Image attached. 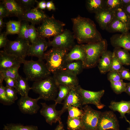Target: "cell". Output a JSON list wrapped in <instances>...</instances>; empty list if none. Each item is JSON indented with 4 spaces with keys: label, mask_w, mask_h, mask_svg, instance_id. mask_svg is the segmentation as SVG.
I'll return each instance as SVG.
<instances>
[{
    "label": "cell",
    "mask_w": 130,
    "mask_h": 130,
    "mask_svg": "<svg viewBox=\"0 0 130 130\" xmlns=\"http://www.w3.org/2000/svg\"><path fill=\"white\" fill-rule=\"evenodd\" d=\"M73 33L75 39L80 44L97 43L103 39L94 21L79 15L71 19Z\"/></svg>",
    "instance_id": "obj_1"
},
{
    "label": "cell",
    "mask_w": 130,
    "mask_h": 130,
    "mask_svg": "<svg viewBox=\"0 0 130 130\" xmlns=\"http://www.w3.org/2000/svg\"><path fill=\"white\" fill-rule=\"evenodd\" d=\"M31 87V90L39 95L40 99L54 101L57 96L58 86L53 76H51L44 79L34 82Z\"/></svg>",
    "instance_id": "obj_2"
},
{
    "label": "cell",
    "mask_w": 130,
    "mask_h": 130,
    "mask_svg": "<svg viewBox=\"0 0 130 130\" xmlns=\"http://www.w3.org/2000/svg\"><path fill=\"white\" fill-rule=\"evenodd\" d=\"M68 52L64 49L52 47L45 52V64L51 74L53 75L64 71L66 63L65 57Z\"/></svg>",
    "instance_id": "obj_3"
},
{
    "label": "cell",
    "mask_w": 130,
    "mask_h": 130,
    "mask_svg": "<svg viewBox=\"0 0 130 130\" xmlns=\"http://www.w3.org/2000/svg\"><path fill=\"white\" fill-rule=\"evenodd\" d=\"M83 44L86 54L83 65L84 69L95 67L98 64L103 53L107 50V40L103 39L98 42Z\"/></svg>",
    "instance_id": "obj_4"
},
{
    "label": "cell",
    "mask_w": 130,
    "mask_h": 130,
    "mask_svg": "<svg viewBox=\"0 0 130 130\" xmlns=\"http://www.w3.org/2000/svg\"><path fill=\"white\" fill-rule=\"evenodd\" d=\"M23 64V72L28 81H37L51 76V73L43 61L25 60Z\"/></svg>",
    "instance_id": "obj_5"
},
{
    "label": "cell",
    "mask_w": 130,
    "mask_h": 130,
    "mask_svg": "<svg viewBox=\"0 0 130 130\" xmlns=\"http://www.w3.org/2000/svg\"><path fill=\"white\" fill-rule=\"evenodd\" d=\"M37 28L38 36L41 37L47 38L58 35L62 33L65 29V24L57 20L52 14L44 20Z\"/></svg>",
    "instance_id": "obj_6"
},
{
    "label": "cell",
    "mask_w": 130,
    "mask_h": 130,
    "mask_svg": "<svg viewBox=\"0 0 130 130\" xmlns=\"http://www.w3.org/2000/svg\"><path fill=\"white\" fill-rule=\"evenodd\" d=\"M26 39L18 37L14 41L8 40L3 50L7 53L14 56L24 62L28 56L31 45Z\"/></svg>",
    "instance_id": "obj_7"
},
{
    "label": "cell",
    "mask_w": 130,
    "mask_h": 130,
    "mask_svg": "<svg viewBox=\"0 0 130 130\" xmlns=\"http://www.w3.org/2000/svg\"><path fill=\"white\" fill-rule=\"evenodd\" d=\"M73 32L66 29L61 33L54 37L53 40L48 41L49 46L69 51L75 45Z\"/></svg>",
    "instance_id": "obj_8"
},
{
    "label": "cell",
    "mask_w": 130,
    "mask_h": 130,
    "mask_svg": "<svg viewBox=\"0 0 130 130\" xmlns=\"http://www.w3.org/2000/svg\"><path fill=\"white\" fill-rule=\"evenodd\" d=\"M76 88L81 96L83 105L93 104L99 109H103L105 106L101 101V99L104 94V90L97 91H89L83 89L79 85Z\"/></svg>",
    "instance_id": "obj_9"
},
{
    "label": "cell",
    "mask_w": 130,
    "mask_h": 130,
    "mask_svg": "<svg viewBox=\"0 0 130 130\" xmlns=\"http://www.w3.org/2000/svg\"><path fill=\"white\" fill-rule=\"evenodd\" d=\"M84 112L81 117L84 129L85 130H97L101 112L95 110L86 105L83 107Z\"/></svg>",
    "instance_id": "obj_10"
},
{
    "label": "cell",
    "mask_w": 130,
    "mask_h": 130,
    "mask_svg": "<svg viewBox=\"0 0 130 130\" xmlns=\"http://www.w3.org/2000/svg\"><path fill=\"white\" fill-rule=\"evenodd\" d=\"M119 127L118 121L113 112L109 111L101 112L97 130H119Z\"/></svg>",
    "instance_id": "obj_11"
},
{
    "label": "cell",
    "mask_w": 130,
    "mask_h": 130,
    "mask_svg": "<svg viewBox=\"0 0 130 130\" xmlns=\"http://www.w3.org/2000/svg\"><path fill=\"white\" fill-rule=\"evenodd\" d=\"M42 107L40 112L45 118L47 123L52 125L53 123L61 121V117L64 112L61 110H57L55 104L48 105L45 103H41Z\"/></svg>",
    "instance_id": "obj_12"
},
{
    "label": "cell",
    "mask_w": 130,
    "mask_h": 130,
    "mask_svg": "<svg viewBox=\"0 0 130 130\" xmlns=\"http://www.w3.org/2000/svg\"><path fill=\"white\" fill-rule=\"evenodd\" d=\"M40 99L39 97L36 98H32L28 95L21 96L18 100L17 104L21 112L24 114L32 115L37 113L40 106L38 104Z\"/></svg>",
    "instance_id": "obj_13"
},
{
    "label": "cell",
    "mask_w": 130,
    "mask_h": 130,
    "mask_svg": "<svg viewBox=\"0 0 130 130\" xmlns=\"http://www.w3.org/2000/svg\"><path fill=\"white\" fill-rule=\"evenodd\" d=\"M53 77L58 86L62 85L71 89L78 85L77 76L66 71H63L53 75Z\"/></svg>",
    "instance_id": "obj_14"
},
{
    "label": "cell",
    "mask_w": 130,
    "mask_h": 130,
    "mask_svg": "<svg viewBox=\"0 0 130 130\" xmlns=\"http://www.w3.org/2000/svg\"><path fill=\"white\" fill-rule=\"evenodd\" d=\"M48 47V41L45 38L39 36L36 40L31 45L28 56L36 57L39 60L43 61L44 52Z\"/></svg>",
    "instance_id": "obj_15"
},
{
    "label": "cell",
    "mask_w": 130,
    "mask_h": 130,
    "mask_svg": "<svg viewBox=\"0 0 130 130\" xmlns=\"http://www.w3.org/2000/svg\"><path fill=\"white\" fill-rule=\"evenodd\" d=\"M48 17L42 10L34 7L25 11L23 15L18 19L19 20L21 21L29 22L35 25L41 23Z\"/></svg>",
    "instance_id": "obj_16"
},
{
    "label": "cell",
    "mask_w": 130,
    "mask_h": 130,
    "mask_svg": "<svg viewBox=\"0 0 130 130\" xmlns=\"http://www.w3.org/2000/svg\"><path fill=\"white\" fill-rule=\"evenodd\" d=\"M23 62L18 58L7 53L3 50L0 51V71L20 66V65Z\"/></svg>",
    "instance_id": "obj_17"
},
{
    "label": "cell",
    "mask_w": 130,
    "mask_h": 130,
    "mask_svg": "<svg viewBox=\"0 0 130 130\" xmlns=\"http://www.w3.org/2000/svg\"><path fill=\"white\" fill-rule=\"evenodd\" d=\"M61 110L64 112L70 106H73L83 110L81 97L76 87L71 89L69 93L64 100Z\"/></svg>",
    "instance_id": "obj_18"
},
{
    "label": "cell",
    "mask_w": 130,
    "mask_h": 130,
    "mask_svg": "<svg viewBox=\"0 0 130 130\" xmlns=\"http://www.w3.org/2000/svg\"><path fill=\"white\" fill-rule=\"evenodd\" d=\"M112 46L114 48L120 47L130 51V33L117 34L110 38Z\"/></svg>",
    "instance_id": "obj_19"
},
{
    "label": "cell",
    "mask_w": 130,
    "mask_h": 130,
    "mask_svg": "<svg viewBox=\"0 0 130 130\" xmlns=\"http://www.w3.org/2000/svg\"><path fill=\"white\" fill-rule=\"evenodd\" d=\"M69 51L66 56V62L80 60L84 65L86 54L83 44L75 45Z\"/></svg>",
    "instance_id": "obj_20"
},
{
    "label": "cell",
    "mask_w": 130,
    "mask_h": 130,
    "mask_svg": "<svg viewBox=\"0 0 130 130\" xmlns=\"http://www.w3.org/2000/svg\"><path fill=\"white\" fill-rule=\"evenodd\" d=\"M95 14L96 21L103 30H105L107 26L114 17L113 11L105 8Z\"/></svg>",
    "instance_id": "obj_21"
},
{
    "label": "cell",
    "mask_w": 130,
    "mask_h": 130,
    "mask_svg": "<svg viewBox=\"0 0 130 130\" xmlns=\"http://www.w3.org/2000/svg\"><path fill=\"white\" fill-rule=\"evenodd\" d=\"M1 1L6 8L8 17L15 16L19 19L24 13V10L16 0H3Z\"/></svg>",
    "instance_id": "obj_22"
},
{
    "label": "cell",
    "mask_w": 130,
    "mask_h": 130,
    "mask_svg": "<svg viewBox=\"0 0 130 130\" xmlns=\"http://www.w3.org/2000/svg\"><path fill=\"white\" fill-rule=\"evenodd\" d=\"M109 108L114 111H117L120 114V118H124L126 121L128 120L125 116L126 113L130 112V101L122 100L119 102L112 101L109 106Z\"/></svg>",
    "instance_id": "obj_23"
},
{
    "label": "cell",
    "mask_w": 130,
    "mask_h": 130,
    "mask_svg": "<svg viewBox=\"0 0 130 130\" xmlns=\"http://www.w3.org/2000/svg\"><path fill=\"white\" fill-rule=\"evenodd\" d=\"M113 52L107 50L104 52L98 63V67L101 74L109 72L112 62Z\"/></svg>",
    "instance_id": "obj_24"
},
{
    "label": "cell",
    "mask_w": 130,
    "mask_h": 130,
    "mask_svg": "<svg viewBox=\"0 0 130 130\" xmlns=\"http://www.w3.org/2000/svg\"><path fill=\"white\" fill-rule=\"evenodd\" d=\"M105 30L110 33L119 32L121 33L128 32L129 30L127 25L114 16Z\"/></svg>",
    "instance_id": "obj_25"
},
{
    "label": "cell",
    "mask_w": 130,
    "mask_h": 130,
    "mask_svg": "<svg viewBox=\"0 0 130 130\" xmlns=\"http://www.w3.org/2000/svg\"><path fill=\"white\" fill-rule=\"evenodd\" d=\"M28 81L26 78H24L20 75L16 80L15 89L17 93L21 96L28 95L29 91L31 90Z\"/></svg>",
    "instance_id": "obj_26"
},
{
    "label": "cell",
    "mask_w": 130,
    "mask_h": 130,
    "mask_svg": "<svg viewBox=\"0 0 130 130\" xmlns=\"http://www.w3.org/2000/svg\"><path fill=\"white\" fill-rule=\"evenodd\" d=\"M113 52L123 65H130V54L128 51L121 48L115 47Z\"/></svg>",
    "instance_id": "obj_27"
},
{
    "label": "cell",
    "mask_w": 130,
    "mask_h": 130,
    "mask_svg": "<svg viewBox=\"0 0 130 130\" xmlns=\"http://www.w3.org/2000/svg\"><path fill=\"white\" fill-rule=\"evenodd\" d=\"M85 6L90 13L95 14L105 8L104 0H87Z\"/></svg>",
    "instance_id": "obj_28"
},
{
    "label": "cell",
    "mask_w": 130,
    "mask_h": 130,
    "mask_svg": "<svg viewBox=\"0 0 130 130\" xmlns=\"http://www.w3.org/2000/svg\"><path fill=\"white\" fill-rule=\"evenodd\" d=\"M84 69L82 62L80 60L66 62L64 71H67L77 76L80 74Z\"/></svg>",
    "instance_id": "obj_29"
},
{
    "label": "cell",
    "mask_w": 130,
    "mask_h": 130,
    "mask_svg": "<svg viewBox=\"0 0 130 130\" xmlns=\"http://www.w3.org/2000/svg\"><path fill=\"white\" fill-rule=\"evenodd\" d=\"M20 66H17L0 71V83H2L6 78H10L16 80L20 75L19 69Z\"/></svg>",
    "instance_id": "obj_30"
},
{
    "label": "cell",
    "mask_w": 130,
    "mask_h": 130,
    "mask_svg": "<svg viewBox=\"0 0 130 130\" xmlns=\"http://www.w3.org/2000/svg\"><path fill=\"white\" fill-rule=\"evenodd\" d=\"M21 21L10 20L5 23L6 26V32L7 35L18 34L20 28Z\"/></svg>",
    "instance_id": "obj_31"
},
{
    "label": "cell",
    "mask_w": 130,
    "mask_h": 130,
    "mask_svg": "<svg viewBox=\"0 0 130 130\" xmlns=\"http://www.w3.org/2000/svg\"><path fill=\"white\" fill-rule=\"evenodd\" d=\"M3 130H39L36 126L29 125L24 126L21 124L10 123L4 125Z\"/></svg>",
    "instance_id": "obj_32"
},
{
    "label": "cell",
    "mask_w": 130,
    "mask_h": 130,
    "mask_svg": "<svg viewBox=\"0 0 130 130\" xmlns=\"http://www.w3.org/2000/svg\"><path fill=\"white\" fill-rule=\"evenodd\" d=\"M71 88L69 87L63 85L58 86V92L57 98L54 100L55 104H62V102L68 95Z\"/></svg>",
    "instance_id": "obj_33"
},
{
    "label": "cell",
    "mask_w": 130,
    "mask_h": 130,
    "mask_svg": "<svg viewBox=\"0 0 130 130\" xmlns=\"http://www.w3.org/2000/svg\"><path fill=\"white\" fill-rule=\"evenodd\" d=\"M67 124V129L69 130H79L84 129L81 118H68Z\"/></svg>",
    "instance_id": "obj_34"
},
{
    "label": "cell",
    "mask_w": 130,
    "mask_h": 130,
    "mask_svg": "<svg viewBox=\"0 0 130 130\" xmlns=\"http://www.w3.org/2000/svg\"><path fill=\"white\" fill-rule=\"evenodd\" d=\"M114 16L127 25L130 17L122 6L119 7L113 11Z\"/></svg>",
    "instance_id": "obj_35"
},
{
    "label": "cell",
    "mask_w": 130,
    "mask_h": 130,
    "mask_svg": "<svg viewBox=\"0 0 130 130\" xmlns=\"http://www.w3.org/2000/svg\"><path fill=\"white\" fill-rule=\"evenodd\" d=\"M110 83L112 89L116 94H120L125 92L127 87L126 83L124 82L123 80L110 82Z\"/></svg>",
    "instance_id": "obj_36"
},
{
    "label": "cell",
    "mask_w": 130,
    "mask_h": 130,
    "mask_svg": "<svg viewBox=\"0 0 130 130\" xmlns=\"http://www.w3.org/2000/svg\"><path fill=\"white\" fill-rule=\"evenodd\" d=\"M68 112V118H81L83 113V110L73 106L69 107L67 109Z\"/></svg>",
    "instance_id": "obj_37"
},
{
    "label": "cell",
    "mask_w": 130,
    "mask_h": 130,
    "mask_svg": "<svg viewBox=\"0 0 130 130\" xmlns=\"http://www.w3.org/2000/svg\"><path fill=\"white\" fill-rule=\"evenodd\" d=\"M29 25L28 22L23 21L21 22V25L18 37L28 40L29 42L28 28Z\"/></svg>",
    "instance_id": "obj_38"
},
{
    "label": "cell",
    "mask_w": 130,
    "mask_h": 130,
    "mask_svg": "<svg viewBox=\"0 0 130 130\" xmlns=\"http://www.w3.org/2000/svg\"><path fill=\"white\" fill-rule=\"evenodd\" d=\"M5 86L3 83H0V102L4 105H10L14 103L7 97L5 91Z\"/></svg>",
    "instance_id": "obj_39"
},
{
    "label": "cell",
    "mask_w": 130,
    "mask_h": 130,
    "mask_svg": "<svg viewBox=\"0 0 130 130\" xmlns=\"http://www.w3.org/2000/svg\"><path fill=\"white\" fill-rule=\"evenodd\" d=\"M24 11H26L35 7V3L38 1L36 0H16Z\"/></svg>",
    "instance_id": "obj_40"
},
{
    "label": "cell",
    "mask_w": 130,
    "mask_h": 130,
    "mask_svg": "<svg viewBox=\"0 0 130 130\" xmlns=\"http://www.w3.org/2000/svg\"><path fill=\"white\" fill-rule=\"evenodd\" d=\"M35 25L31 24L29 25L28 28V34L29 42L31 44L35 42L39 37L37 28Z\"/></svg>",
    "instance_id": "obj_41"
},
{
    "label": "cell",
    "mask_w": 130,
    "mask_h": 130,
    "mask_svg": "<svg viewBox=\"0 0 130 130\" xmlns=\"http://www.w3.org/2000/svg\"><path fill=\"white\" fill-rule=\"evenodd\" d=\"M104 1L105 8L112 11L117 8L122 6L120 0H104Z\"/></svg>",
    "instance_id": "obj_42"
},
{
    "label": "cell",
    "mask_w": 130,
    "mask_h": 130,
    "mask_svg": "<svg viewBox=\"0 0 130 130\" xmlns=\"http://www.w3.org/2000/svg\"><path fill=\"white\" fill-rule=\"evenodd\" d=\"M5 90L6 95L8 98L14 103L18 99L17 91L15 88L6 86Z\"/></svg>",
    "instance_id": "obj_43"
},
{
    "label": "cell",
    "mask_w": 130,
    "mask_h": 130,
    "mask_svg": "<svg viewBox=\"0 0 130 130\" xmlns=\"http://www.w3.org/2000/svg\"><path fill=\"white\" fill-rule=\"evenodd\" d=\"M124 67L123 65L113 53L112 61L110 71H116L119 72Z\"/></svg>",
    "instance_id": "obj_44"
},
{
    "label": "cell",
    "mask_w": 130,
    "mask_h": 130,
    "mask_svg": "<svg viewBox=\"0 0 130 130\" xmlns=\"http://www.w3.org/2000/svg\"><path fill=\"white\" fill-rule=\"evenodd\" d=\"M107 78L110 82L123 80L119 73L118 72H109L107 75Z\"/></svg>",
    "instance_id": "obj_45"
},
{
    "label": "cell",
    "mask_w": 130,
    "mask_h": 130,
    "mask_svg": "<svg viewBox=\"0 0 130 130\" xmlns=\"http://www.w3.org/2000/svg\"><path fill=\"white\" fill-rule=\"evenodd\" d=\"M119 72L123 79L130 81V72L129 69L124 67Z\"/></svg>",
    "instance_id": "obj_46"
},
{
    "label": "cell",
    "mask_w": 130,
    "mask_h": 130,
    "mask_svg": "<svg viewBox=\"0 0 130 130\" xmlns=\"http://www.w3.org/2000/svg\"><path fill=\"white\" fill-rule=\"evenodd\" d=\"M7 34L6 32L0 33V48H4L8 40L7 36Z\"/></svg>",
    "instance_id": "obj_47"
},
{
    "label": "cell",
    "mask_w": 130,
    "mask_h": 130,
    "mask_svg": "<svg viewBox=\"0 0 130 130\" xmlns=\"http://www.w3.org/2000/svg\"><path fill=\"white\" fill-rule=\"evenodd\" d=\"M8 17L6 8L2 2H0V17L3 18Z\"/></svg>",
    "instance_id": "obj_48"
},
{
    "label": "cell",
    "mask_w": 130,
    "mask_h": 130,
    "mask_svg": "<svg viewBox=\"0 0 130 130\" xmlns=\"http://www.w3.org/2000/svg\"><path fill=\"white\" fill-rule=\"evenodd\" d=\"M5 82L6 86L11 87L15 88L16 80L12 78H7L4 79Z\"/></svg>",
    "instance_id": "obj_49"
},
{
    "label": "cell",
    "mask_w": 130,
    "mask_h": 130,
    "mask_svg": "<svg viewBox=\"0 0 130 130\" xmlns=\"http://www.w3.org/2000/svg\"><path fill=\"white\" fill-rule=\"evenodd\" d=\"M37 6L36 7L37 8L42 10L46 8V2L45 0H42L38 1Z\"/></svg>",
    "instance_id": "obj_50"
},
{
    "label": "cell",
    "mask_w": 130,
    "mask_h": 130,
    "mask_svg": "<svg viewBox=\"0 0 130 130\" xmlns=\"http://www.w3.org/2000/svg\"><path fill=\"white\" fill-rule=\"evenodd\" d=\"M46 8L49 11L51 10L55 11L56 9L54 3L52 0L46 2Z\"/></svg>",
    "instance_id": "obj_51"
},
{
    "label": "cell",
    "mask_w": 130,
    "mask_h": 130,
    "mask_svg": "<svg viewBox=\"0 0 130 130\" xmlns=\"http://www.w3.org/2000/svg\"><path fill=\"white\" fill-rule=\"evenodd\" d=\"M58 124L54 130H65L64 125L62 122L61 121Z\"/></svg>",
    "instance_id": "obj_52"
},
{
    "label": "cell",
    "mask_w": 130,
    "mask_h": 130,
    "mask_svg": "<svg viewBox=\"0 0 130 130\" xmlns=\"http://www.w3.org/2000/svg\"><path fill=\"white\" fill-rule=\"evenodd\" d=\"M122 6L124 7L130 4V0H120Z\"/></svg>",
    "instance_id": "obj_53"
},
{
    "label": "cell",
    "mask_w": 130,
    "mask_h": 130,
    "mask_svg": "<svg viewBox=\"0 0 130 130\" xmlns=\"http://www.w3.org/2000/svg\"><path fill=\"white\" fill-rule=\"evenodd\" d=\"M123 7L126 13L130 18V4Z\"/></svg>",
    "instance_id": "obj_54"
},
{
    "label": "cell",
    "mask_w": 130,
    "mask_h": 130,
    "mask_svg": "<svg viewBox=\"0 0 130 130\" xmlns=\"http://www.w3.org/2000/svg\"><path fill=\"white\" fill-rule=\"evenodd\" d=\"M3 18L0 17V32L1 31L3 28L5 26L6 24L4 22L3 20Z\"/></svg>",
    "instance_id": "obj_55"
},
{
    "label": "cell",
    "mask_w": 130,
    "mask_h": 130,
    "mask_svg": "<svg viewBox=\"0 0 130 130\" xmlns=\"http://www.w3.org/2000/svg\"><path fill=\"white\" fill-rule=\"evenodd\" d=\"M125 92L130 96V86H127Z\"/></svg>",
    "instance_id": "obj_56"
},
{
    "label": "cell",
    "mask_w": 130,
    "mask_h": 130,
    "mask_svg": "<svg viewBox=\"0 0 130 130\" xmlns=\"http://www.w3.org/2000/svg\"><path fill=\"white\" fill-rule=\"evenodd\" d=\"M127 26L129 30H130V18Z\"/></svg>",
    "instance_id": "obj_57"
},
{
    "label": "cell",
    "mask_w": 130,
    "mask_h": 130,
    "mask_svg": "<svg viewBox=\"0 0 130 130\" xmlns=\"http://www.w3.org/2000/svg\"><path fill=\"white\" fill-rule=\"evenodd\" d=\"M126 121L128 122L130 124V127L127 129L128 130H130V121L128 120Z\"/></svg>",
    "instance_id": "obj_58"
},
{
    "label": "cell",
    "mask_w": 130,
    "mask_h": 130,
    "mask_svg": "<svg viewBox=\"0 0 130 130\" xmlns=\"http://www.w3.org/2000/svg\"><path fill=\"white\" fill-rule=\"evenodd\" d=\"M127 86H130V82L128 83H126Z\"/></svg>",
    "instance_id": "obj_59"
},
{
    "label": "cell",
    "mask_w": 130,
    "mask_h": 130,
    "mask_svg": "<svg viewBox=\"0 0 130 130\" xmlns=\"http://www.w3.org/2000/svg\"><path fill=\"white\" fill-rule=\"evenodd\" d=\"M114 130V129H110L107 130Z\"/></svg>",
    "instance_id": "obj_60"
},
{
    "label": "cell",
    "mask_w": 130,
    "mask_h": 130,
    "mask_svg": "<svg viewBox=\"0 0 130 130\" xmlns=\"http://www.w3.org/2000/svg\"><path fill=\"white\" fill-rule=\"evenodd\" d=\"M79 130H85L84 129H80Z\"/></svg>",
    "instance_id": "obj_61"
},
{
    "label": "cell",
    "mask_w": 130,
    "mask_h": 130,
    "mask_svg": "<svg viewBox=\"0 0 130 130\" xmlns=\"http://www.w3.org/2000/svg\"><path fill=\"white\" fill-rule=\"evenodd\" d=\"M128 114L130 115V112Z\"/></svg>",
    "instance_id": "obj_62"
}]
</instances>
